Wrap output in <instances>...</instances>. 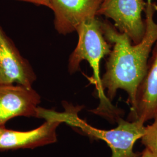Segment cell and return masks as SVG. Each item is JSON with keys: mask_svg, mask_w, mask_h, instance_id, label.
Instances as JSON below:
<instances>
[{"mask_svg": "<svg viewBox=\"0 0 157 157\" xmlns=\"http://www.w3.org/2000/svg\"><path fill=\"white\" fill-rule=\"evenodd\" d=\"M157 6L152 0H147L145 9L146 33L139 43L134 44L129 37L120 32L107 21H100L103 35L112 44L108 55L105 72L101 78L102 90L107 98L112 101L117 91H125L132 108L135 105L137 89L147 69L148 63L154 44L157 41V23L154 14Z\"/></svg>", "mask_w": 157, "mask_h": 157, "instance_id": "1", "label": "cell"}, {"mask_svg": "<svg viewBox=\"0 0 157 157\" xmlns=\"http://www.w3.org/2000/svg\"><path fill=\"white\" fill-rule=\"evenodd\" d=\"M36 78L30 63L0 26V85L16 83L32 87Z\"/></svg>", "mask_w": 157, "mask_h": 157, "instance_id": "5", "label": "cell"}, {"mask_svg": "<svg viewBox=\"0 0 157 157\" xmlns=\"http://www.w3.org/2000/svg\"><path fill=\"white\" fill-rule=\"evenodd\" d=\"M4 128H5V126H3V127H0V135H1V132H2V129H3Z\"/></svg>", "mask_w": 157, "mask_h": 157, "instance_id": "13", "label": "cell"}, {"mask_svg": "<svg viewBox=\"0 0 157 157\" xmlns=\"http://www.w3.org/2000/svg\"><path fill=\"white\" fill-rule=\"evenodd\" d=\"M78 42L69 56L68 71L71 74L76 73L80 69L83 61L89 62L93 72V82L100 100L99 106L93 112L116 120L119 117L118 110L107 98L101 86L100 62L110 54L111 45L105 39L100 25V20L97 17L82 23L76 30Z\"/></svg>", "mask_w": 157, "mask_h": 157, "instance_id": "2", "label": "cell"}, {"mask_svg": "<svg viewBox=\"0 0 157 157\" xmlns=\"http://www.w3.org/2000/svg\"><path fill=\"white\" fill-rule=\"evenodd\" d=\"M157 114V41L150 57L146 75L139 84L135 105L130 109L129 121L145 124Z\"/></svg>", "mask_w": 157, "mask_h": 157, "instance_id": "9", "label": "cell"}, {"mask_svg": "<svg viewBox=\"0 0 157 157\" xmlns=\"http://www.w3.org/2000/svg\"><path fill=\"white\" fill-rule=\"evenodd\" d=\"M43 118L46 122L32 130L21 132L4 128L0 135V150L34 148L56 142V129L62 122L48 115Z\"/></svg>", "mask_w": 157, "mask_h": 157, "instance_id": "8", "label": "cell"}, {"mask_svg": "<svg viewBox=\"0 0 157 157\" xmlns=\"http://www.w3.org/2000/svg\"><path fill=\"white\" fill-rule=\"evenodd\" d=\"M153 119L154 122L151 124L145 126L141 140L153 157H157V114Z\"/></svg>", "mask_w": 157, "mask_h": 157, "instance_id": "10", "label": "cell"}, {"mask_svg": "<svg viewBox=\"0 0 157 157\" xmlns=\"http://www.w3.org/2000/svg\"><path fill=\"white\" fill-rule=\"evenodd\" d=\"M21 1L28 2L38 6H44L52 10V5L51 3L50 0H21Z\"/></svg>", "mask_w": 157, "mask_h": 157, "instance_id": "11", "label": "cell"}, {"mask_svg": "<svg viewBox=\"0 0 157 157\" xmlns=\"http://www.w3.org/2000/svg\"><path fill=\"white\" fill-rule=\"evenodd\" d=\"M146 5L144 0H103L97 16L112 19L115 27L137 44L146 33V23L142 13Z\"/></svg>", "mask_w": 157, "mask_h": 157, "instance_id": "4", "label": "cell"}, {"mask_svg": "<svg viewBox=\"0 0 157 157\" xmlns=\"http://www.w3.org/2000/svg\"><path fill=\"white\" fill-rule=\"evenodd\" d=\"M54 27L62 35L76 32L78 27L97 16L103 0H50Z\"/></svg>", "mask_w": 157, "mask_h": 157, "instance_id": "7", "label": "cell"}, {"mask_svg": "<svg viewBox=\"0 0 157 157\" xmlns=\"http://www.w3.org/2000/svg\"><path fill=\"white\" fill-rule=\"evenodd\" d=\"M41 97L32 89L21 85H0V127L17 117L39 118Z\"/></svg>", "mask_w": 157, "mask_h": 157, "instance_id": "6", "label": "cell"}, {"mask_svg": "<svg viewBox=\"0 0 157 157\" xmlns=\"http://www.w3.org/2000/svg\"><path fill=\"white\" fill-rule=\"evenodd\" d=\"M140 157H154L153 155L151 154V152L149 151L147 149L145 148L141 154Z\"/></svg>", "mask_w": 157, "mask_h": 157, "instance_id": "12", "label": "cell"}, {"mask_svg": "<svg viewBox=\"0 0 157 157\" xmlns=\"http://www.w3.org/2000/svg\"><path fill=\"white\" fill-rule=\"evenodd\" d=\"M80 108L65 107L64 112H54L56 118L78 129L90 138L104 141L112 151L111 157H140L141 154L135 152L133 147L144 134V124L139 121H126L119 117L118 126L111 130L97 129L79 118Z\"/></svg>", "mask_w": 157, "mask_h": 157, "instance_id": "3", "label": "cell"}]
</instances>
